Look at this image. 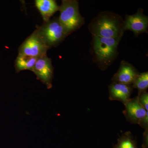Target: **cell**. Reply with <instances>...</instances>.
Returning <instances> with one entry per match:
<instances>
[{"mask_svg": "<svg viewBox=\"0 0 148 148\" xmlns=\"http://www.w3.org/2000/svg\"><path fill=\"white\" fill-rule=\"evenodd\" d=\"M134 88L132 85L112 82L109 86V99L125 104L130 99Z\"/></svg>", "mask_w": 148, "mask_h": 148, "instance_id": "cell-10", "label": "cell"}, {"mask_svg": "<svg viewBox=\"0 0 148 148\" xmlns=\"http://www.w3.org/2000/svg\"><path fill=\"white\" fill-rule=\"evenodd\" d=\"M121 38L92 36L91 51L93 61L102 71L108 69L117 57L118 47Z\"/></svg>", "mask_w": 148, "mask_h": 148, "instance_id": "cell-2", "label": "cell"}, {"mask_svg": "<svg viewBox=\"0 0 148 148\" xmlns=\"http://www.w3.org/2000/svg\"><path fill=\"white\" fill-rule=\"evenodd\" d=\"M39 58L18 54L14 61V68L16 73L25 70L32 71L36 62Z\"/></svg>", "mask_w": 148, "mask_h": 148, "instance_id": "cell-12", "label": "cell"}, {"mask_svg": "<svg viewBox=\"0 0 148 148\" xmlns=\"http://www.w3.org/2000/svg\"><path fill=\"white\" fill-rule=\"evenodd\" d=\"M38 34L49 49L59 45L68 36V34L58 17H54L37 27Z\"/></svg>", "mask_w": 148, "mask_h": 148, "instance_id": "cell-4", "label": "cell"}, {"mask_svg": "<svg viewBox=\"0 0 148 148\" xmlns=\"http://www.w3.org/2000/svg\"><path fill=\"white\" fill-rule=\"evenodd\" d=\"M134 88H137L138 94L143 91H147L148 88V72L139 73L132 84Z\"/></svg>", "mask_w": 148, "mask_h": 148, "instance_id": "cell-14", "label": "cell"}, {"mask_svg": "<svg viewBox=\"0 0 148 148\" xmlns=\"http://www.w3.org/2000/svg\"><path fill=\"white\" fill-rule=\"evenodd\" d=\"M35 3L44 22L50 20L53 14L59 11V6L54 0H36Z\"/></svg>", "mask_w": 148, "mask_h": 148, "instance_id": "cell-11", "label": "cell"}, {"mask_svg": "<svg viewBox=\"0 0 148 148\" xmlns=\"http://www.w3.org/2000/svg\"><path fill=\"white\" fill-rule=\"evenodd\" d=\"M88 28L92 36L105 38H122L125 32L122 17L109 11L98 14L90 21Z\"/></svg>", "mask_w": 148, "mask_h": 148, "instance_id": "cell-1", "label": "cell"}, {"mask_svg": "<svg viewBox=\"0 0 148 148\" xmlns=\"http://www.w3.org/2000/svg\"><path fill=\"white\" fill-rule=\"evenodd\" d=\"M124 105L125 109L123 113L126 120L132 124H138L148 112L140 104L138 96L130 98Z\"/></svg>", "mask_w": 148, "mask_h": 148, "instance_id": "cell-8", "label": "cell"}, {"mask_svg": "<svg viewBox=\"0 0 148 148\" xmlns=\"http://www.w3.org/2000/svg\"><path fill=\"white\" fill-rule=\"evenodd\" d=\"M148 17L143 13L142 9L132 15H125L124 20L125 31L130 30L138 36L143 33H148Z\"/></svg>", "mask_w": 148, "mask_h": 148, "instance_id": "cell-7", "label": "cell"}, {"mask_svg": "<svg viewBox=\"0 0 148 148\" xmlns=\"http://www.w3.org/2000/svg\"><path fill=\"white\" fill-rule=\"evenodd\" d=\"M59 21L69 35L80 29L85 23L80 13L79 2L76 0H62L59 6Z\"/></svg>", "mask_w": 148, "mask_h": 148, "instance_id": "cell-3", "label": "cell"}, {"mask_svg": "<svg viewBox=\"0 0 148 148\" xmlns=\"http://www.w3.org/2000/svg\"><path fill=\"white\" fill-rule=\"evenodd\" d=\"M32 72L47 89L52 87V82L53 77V68L51 59L47 54L42 56L38 59Z\"/></svg>", "mask_w": 148, "mask_h": 148, "instance_id": "cell-6", "label": "cell"}, {"mask_svg": "<svg viewBox=\"0 0 148 148\" xmlns=\"http://www.w3.org/2000/svg\"><path fill=\"white\" fill-rule=\"evenodd\" d=\"M49 49L36 29L20 46L18 54L39 58L46 54Z\"/></svg>", "mask_w": 148, "mask_h": 148, "instance_id": "cell-5", "label": "cell"}, {"mask_svg": "<svg viewBox=\"0 0 148 148\" xmlns=\"http://www.w3.org/2000/svg\"><path fill=\"white\" fill-rule=\"evenodd\" d=\"M139 74L138 70L133 65L123 60L117 72L112 78V82L132 85Z\"/></svg>", "mask_w": 148, "mask_h": 148, "instance_id": "cell-9", "label": "cell"}, {"mask_svg": "<svg viewBox=\"0 0 148 148\" xmlns=\"http://www.w3.org/2000/svg\"><path fill=\"white\" fill-rule=\"evenodd\" d=\"M113 148H138L137 140L130 132L122 134L117 140V143Z\"/></svg>", "mask_w": 148, "mask_h": 148, "instance_id": "cell-13", "label": "cell"}, {"mask_svg": "<svg viewBox=\"0 0 148 148\" xmlns=\"http://www.w3.org/2000/svg\"><path fill=\"white\" fill-rule=\"evenodd\" d=\"M138 100L140 104L146 111L148 110V93L147 91H143L138 94Z\"/></svg>", "mask_w": 148, "mask_h": 148, "instance_id": "cell-15", "label": "cell"}, {"mask_svg": "<svg viewBox=\"0 0 148 148\" xmlns=\"http://www.w3.org/2000/svg\"><path fill=\"white\" fill-rule=\"evenodd\" d=\"M148 145V130H145L143 133V143L142 147L147 148Z\"/></svg>", "mask_w": 148, "mask_h": 148, "instance_id": "cell-17", "label": "cell"}, {"mask_svg": "<svg viewBox=\"0 0 148 148\" xmlns=\"http://www.w3.org/2000/svg\"><path fill=\"white\" fill-rule=\"evenodd\" d=\"M138 124L145 130H148V112H147L146 115L142 119L140 120Z\"/></svg>", "mask_w": 148, "mask_h": 148, "instance_id": "cell-16", "label": "cell"}]
</instances>
